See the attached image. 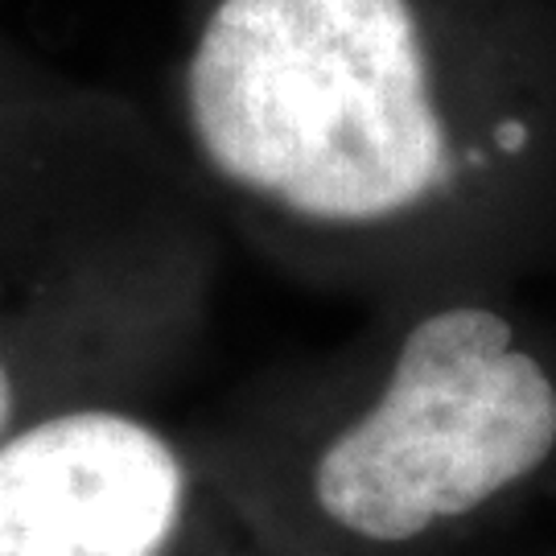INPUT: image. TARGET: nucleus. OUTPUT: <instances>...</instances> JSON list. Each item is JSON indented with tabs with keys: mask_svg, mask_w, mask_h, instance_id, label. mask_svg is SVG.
I'll list each match as a JSON object with an SVG mask.
<instances>
[{
	"mask_svg": "<svg viewBox=\"0 0 556 556\" xmlns=\"http://www.w3.org/2000/svg\"><path fill=\"white\" fill-rule=\"evenodd\" d=\"M161 132L309 293L528 285L556 264V0H178Z\"/></svg>",
	"mask_w": 556,
	"mask_h": 556,
	"instance_id": "nucleus-1",
	"label": "nucleus"
},
{
	"mask_svg": "<svg viewBox=\"0 0 556 556\" xmlns=\"http://www.w3.org/2000/svg\"><path fill=\"white\" fill-rule=\"evenodd\" d=\"M223 248L186 181L0 264V450L83 400L165 396L206 346Z\"/></svg>",
	"mask_w": 556,
	"mask_h": 556,
	"instance_id": "nucleus-3",
	"label": "nucleus"
},
{
	"mask_svg": "<svg viewBox=\"0 0 556 556\" xmlns=\"http://www.w3.org/2000/svg\"><path fill=\"white\" fill-rule=\"evenodd\" d=\"M59 79H66V71H59L54 62L38 59L34 50H25L0 25V103L17 100V96H34L41 87H54Z\"/></svg>",
	"mask_w": 556,
	"mask_h": 556,
	"instance_id": "nucleus-6",
	"label": "nucleus"
},
{
	"mask_svg": "<svg viewBox=\"0 0 556 556\" xmlns=\"http://www.w3.org/2000/svg\"><path fill=\"white\" fill-rule=\"evenodd\" d=\"M161 119L75 75L0 103V264L186 186Z\"/></svg>",
	"mask_w": 556,
	"mask_h": 556,
	"instance_id": "nucleus-5",
	"label": "nucleus"
},
{
	"mask_svg": "<svg viewBox=\"0 0 556 556\" xmlns=\"http://www.w3.org/2000/svg\"><path fill=\"white\" fill-rule=\"evenodd\" d=\"M0 556H293L194 420L161 400L59 408L0 450Z\"/></svg>",
	"mask_w": 556,
	"mask_h": 556,
	"instance_id": "nucleus-4",
	"label": "nucleus"
},
{
	"mask_svg": "<svg viewBox=\"0 0 556 556\" xmlns=\"http://www.w3.org/2000/svg\"><path fill=\"white\" fill-rule=\"evenodd\" d=\"M194 429L293 556H470L556 491V314L523 285L388 301Z\"/></svg>",
	"mask_w": 556,
	"mask_h": 556,
	"instance_id": "nucleus-2",
	"label": "nucleus"
}]
</instances>
